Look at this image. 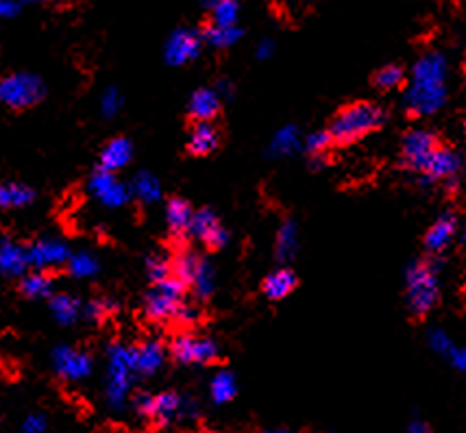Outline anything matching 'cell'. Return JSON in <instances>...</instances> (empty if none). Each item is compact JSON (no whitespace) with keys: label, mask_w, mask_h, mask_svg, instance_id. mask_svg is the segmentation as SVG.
I'll return each instance as SVG.
<instances>
[{"label":"cell","mask_w":466,"mask_h":433,"mask_svg":"<svg viewBox=\"0 0 466 433\" xmlns=\"http://www.w3.org/2000/svg\"><path fill=\"white\" fill-rule=\"evenodd\" d=\"M373 86L381 92L399 90V87L406 86V70L399 64L384 65V68H380L373 75Z\"/></svg>","instance_id":"23"},{"label":"cell","mask_w":466,"mask_h":433,"mask_svg":"<svg viewBox=\"0 0 466 433\" xmlns=\"http://www.w3.org/2000/svg\"><path fill=\"white\" fill-rule=\"evenodd\" d=\"M264 433H294L290 429H273V431H264Z\"/></svg>","instance_id":"42"},{"label":"cell","mask_w":466,"mask_h":433,"mask_svg":"<svg viewBox=\"0 0 466 433\" xmlns=\"http://www.w3.org/2000/svg\"><path fill=\"white\" fill-rule=\"evenodd\" d=\"M458 231H460V227H458L456 212H445V214L438 216L434 225H431L425 233L423 244H425L427 253L438 255V253L445 251L449 244L453 242V237L458 236Z\"/></svg>","instance_id":"11"},{"label":"cell","mask_w":466,"mask_h":433,"mask_svg":"<svg viewBox=\"0 0 466 433\" xmlns=\"http://www.w3.org/2000/svg\"><path fill=\"white\" fill-rule=\"evenodd\" d=\"M220 114V98L214 90H198L190 98V116L194 122H212Z\"/></svg>","instance_id":"17"},{"label":"cell","mask_w":466,"mask_h":433,"mask_svg":"<svg viewBox=\"0 0 466 433\" xmlns=\"http://www.w3.org/2000/svg\"><path fill=\"white\" fill-rule=\"evenodd\" d=\"M190 233L198 242H203L209 251H220L227 240H229V236H227V231L223 229V225L216 218L212 209H198V212H194Z\"/></svg>","instance_id":"10"},{"label":"cell","mask_w":466,"mask_h":433,"mask_svg":"<svg viewBox=\"0 0 466 433\" xmlns=\"http://www.w3.org/2000/svg\"><path fill=\"white\" fill-rule=\"evenodd\" d=\"M136 409L137 414L144 418L153 420L155 425L166 427L173 423V418L183 409V401L179 394L175 392H164L157 397H148V394H140L136 398Z\"/></svg>","instance_id":"8"},{"label":"cell","mask_w":466,"mask_h":433,"mask_svg":"<svg viewBox=\"0 0 466 433\" xmlns=\"http://www.w3.org/2000/svg\"><path fill=\"white\" fill-rule=\"evenodd\" d=\"M116 312V305L107 298H98V301H92L90 307H87V314L94 320H105L107 316H112Z\"/></svg>","instance_id":"32"},{"label":"cell","mask_w":466,"mask_h":433,"mask_svg":"<svg viewBox=\"0 0 466 433\" xmlns=\"http://www.w3.org/2000/svg\"><path fill=\"white\" fill-rule=\"evenodd\" d=\"M137 187H140V192H142L144 198H155V196H157V186H155V181L148 179V176H144V179L137 181Z\"/></svg>","instance_id":"37"},{"label":"cell","mask_w":466,"mask_h":433,"mask_svg":"<svg viewBox=\"0 0 466 433\" xmlns=\"http://www.w3.org/2000/svg\"><path fill=\"white\" fill-rule=\"evenodd\" d=\"M458 233H460V231H458ZM460 240H462V242L466 244V227L462 229V233H460Z\"/></svg>","instance_id":"43"},{"label":"cell","mask_w":466,"mask_h":433,"mask_svg":"<svg viewBox=\"0 0 466 433\" xmlns=\"http://www.w3.org/2000/svg\"><path fill=\"white\" fill-rule=\"evenodd\" d=\"M68 259V251L61 244L55 242H40L29 251V264H37L40 268H51L59 266Z\"/></svg>","instance_id":"20"},{"label":"cell","mask_w":466,"mask_h":433,"mask_svg":"<svg viewBox=\"0 0 466 433\" xmlns=\"http://www.w3.org/2000/svg\"><path fill=\"white\" fill-rule=\"evenodd\" d=\"M297 286H299L297 275L288 268H279L266 277L262 283V292L270 298V301H281V298L290 297V294L297 290Z\"/></svg>","instance_id":"15"},{"label":"cell","mask_w":466,"mask_h":433,"mask_svg":"<svg viewBox=\"0 0 466 433\" xmlns=\"http://www.w3.org/2000/svg\"><path fill=\"white\" fill-rule=\"evenodd\" d=\"M194 220V209L192 205L183 198H170L166 205V222H168V229L173 236L183 237L186 233H190Z\"/></svg>","instance_id":"14"},{"label":"cell","mask_w":466,"mask_h":433,"mask_svg":"<svg viewBox=\"0 0 466 433\" xmlns=\"http://www.w3.org/2000/svg\"><path fill=\"white\" fill-rule=\"evenodd\" d=\"M331 146H336V144H334V140H331L329 131H316L309 136V140H308V151L312 153L316 159L325 157V155L329 153Z\"/></svg>","instance_id":"29"},{"label":"cell","mask_w":466,"mask_h":433,"mask_svg":"<svg viewBox=\"0 0 466 433\" xmlns=\"http://www.w3.org/2000/svg\"><path fill=\"white\" fill-rule=\"evenodd\" d=\"M198 48H201V37L194 31H179L175 33L173 40L168 44V61L170 64H183V61L197 57Z\"/></svg>","instance_id":"16"},{"label":"cell","mask_w":466,"mask_h":433,"mask_svg":"<svg viewBox=\"0 0 466 433\" xmlns=\"http://www.w3.org/2000/svg\"><path fill=\"white\" fill-rule=\"evenodd\" d=\"M170 275H173V270H170V259L162 257V255H153V257L148 259V277H151L153 283L168 279Z\"/></svg>","instance_id":"30"},{"label":"cell","mask_w":466,"mask_h":433,"mask_svg":"<svg viewBox=\"0 0 466 433\" xmlns=\"http://www.w3.org/2000/svg\"><path fill=\"white\" fill-rule=\"evenodd\" d=\"M449 357H451V364L456 366L458 370L466 373V348H451Z\"/></svg>","instance_id":"39"},{"label":"cell","mask_w":466,"mask_h":433,"mask_svg":"<svg viewBox=\"0 0 466 433\" xmlns=\"http://www.w3.org/2000/svg\"><path fill=\"white\" fill-rule=\"evenodd\" d=\"M220 140H223V136L216 129L214 122H194L190 137H187V153L194 157H208V155L218 151Z\"/></svg>","instance_id":"12"},{"label":"cell","mask_w":466,"mask_h":433,"mask_svg":"<svg viewBox=\"0 0 466 433\" xmlns=\"http://www.w3.org/2000/svg\"><path fill=\"white\" fill-rule=\"evenodd\" d=\"M236 379L229 373H218L212 381V398L216 403H227L236 397Z\"/></svg>","instance_id":"27"},{"label":"cell","mask_w":466,"mask_h":433,"mask_svg":"<svg viewBox=\"0 0 466 433\" xmlns=\"http://www.w3.org/2000/svg\"><path fill=\"white\" fill-rule=\"evenodd\" d=\"M29 264V253L11 242L0 244V270L5 275H18Z\"/></svg>","instance_id":"22"},{"label":"cell","mask_w":466,"mask_h":433,"mask_svg":"<svg viewBox=\"0 0 466 433\" xmlns=\"http://www.w3.org/2000/svg\"><path fill=\"white\" fill-rule=\"evenodd\" d=\"M70 270L75 272V275H90V272L96 270V264H94L87 255H79L76 259H72Z\"/></svg>","instance_id":"34"},{"label":"cell","mask_w":466,"mask_h":433,"mask_svg":"<svg viewBox=\"0 0 466 433\" xmlns=\"http://www.w3.org/2000/svg\"><path fill=\"white\" fill-rule=\"evenodd\" d=\"M55 359H57L59 375L66 377V379H83V377L90 375L92 370V359L87 357L86 353L72 351V348H61Z\"/></svg>","instance_id":"13"},{"label":"cell","mask_w":466,"mask_h":433,"mask_svg":"<svg viewBox=\"0 0 466 433\" xmlns=\"http://www.w3.org/2000/svg\"><path fill=\"white\" fill-rule=\"evenodd\" d=\"M447 103V61L441 53H427L416 61L406 111L412 118L436 114Z\"/></svg>","instance_id":"1"},{"label":"cell","mask_w":466,"mask_h":433,"mask_svg":"<svg viewBox=\"0 0 466 433\" xmlns=\"http://www.w3.org/2000/svg\"><path fill=\"white\" fill-rule=\"evenodd\" d=\"M288 247H294V229L290 227V229H288V227H284V229H281V233H279V257L281 259H286L288 255H290V248Z\"/></svg>","instance_id":"36"},{"label":"cell","mask_w":466,"mask_h":433,"mask_svg":"<svg viewBox=\"0 0 466 433\" xmlns=\"http://www.w3.org/2000/svg\"><path fill=\"white\" fill-rule=\"evenodd\" d=\"M186 290L187 287L179 279H175L173 275L168 279L153 283L147 298H144V314L151 320H157V323L173 320L181 305L186 303Z\"/></svg>","instance_id":"4"},{"label":"cell","mask_w":466,"mask_h":433,"mask_svg":"<svg viewBox=\"0 0 466 433\" xmlns=\"http://www.w3.org/2000/svg\"><path fill=\"white\" fill-rule=\"evenodd\" d=\"M438 146H441V140H438L436 133L427 129H410L401 137V162L408 170L423 175L427 162Z\"/></svg>","instance_id":"6"},{"label":"cell","mask_w":466,"mask_h":433,"mask_svg":"<svg viewBox=\"0 0 466 433\" xmlns=\"http://www.w3.org/2000/svg\"><path fill=\"white\" fill-rule=\"evenodd\" d=\"M170 355L175 362L192 366V364H214L220 359L218 344L212 337L194 336V333H181L170 342Z\"/></svg>","instance_id":"5"},{"label":"cell","mask_w":466,"mask_h":433,"mask_svg":"<svg viewBox=\"0 0 466 433\" xmlns=\"http://www.w3.org/2000/svg\"><path fill=\"white\" fill-rule=\"evenodd\" d=\"M430 342H431V348H434V351H438V353L449 355V353H451V348H453L451 340H449V337H447L442 331H434V333H431Z\"/></svg>","instance_id":"35"},{"label":"cell","mask_w":466,"mask_h":433,"mask_svg":"<svg viewBox=\"0 0 466 433\" xmlns=\"http://www.w3.org/2000/svg\"><path fill=\"white\" fill-rule=\"evenodd\" d=\"M20 290L29 298H44L53 290V279L48 275H44V272H33V275L22 279Z\"/></svg>","instance_id":"24"},{"label":"cell","mask_w":466,"mask_h":433,"mask_svg":"<svg viewBox=\"0 0 466 433\" xmlns=\"http://www.w3.org/2000/svg\"><path fill=\"white\" fill-rule=\"evenodd\" d=\"M438 262L434 259H419L408 268L406 275V298L410 316L414 320H423L438 305L441 298V283H438Z\"/></svg>","instance_id":"3"},{"label":"cell","mask_w":466,"mask_h":433,"mask_svg":"<svg viewBox=\"0 0 466 433\" xmlns=\"http://www.w3.org/2000/svg\"><path fill=\"white\" fill-rule=\"evenodd\" d=\"M205 40L212 42L214 46H229L240 37V31L236 26H216V25H208L203 31Z\"/></svg>","instance_id":"28"},{"label":"cell","mask_w":466,"mask_h":433,"mask_svg":"<svg viewBox=\"0 0 466 433\" xmlns=\"http://www.w3.org/2000/svg\"><path fill=\"white\" fill-rule=\"evenodd\" d=\"M131 144L125 137H116L103 148L101 153V170L105 172H116L125 168L131 159Z\"/></svg>","instance_id":"18"},{"label":"cell","mask_w":466,"mask_h":433,"mask_svg":"<svg viewBox=\"0 0 466 433\" xmlns=\"http://www.w3.org/2000/svg\"><path fill=\"white\" fill-rule=\"evenodd\" d=\"M53 312L64 325L75 323L76 314H79V301L75 297H68V294H59V297L53 298Z\"/></svg>","instance_id":"26"},{"label":"cell","mask_w":466,"mask_h":433,"mask_svg":"<svg viewBox=\"0 0 466 433\" xmlns=\"http://www.w3.org/2000/svg\"><path fill=\"white\" fill-rule=\"evenodd\" d=\"M464 131H466V122H464Z\"/></svg>","instance_id":"44"},{"label":"cell","mask_w":466,"mask_h":433,"mask_svg":"<svg viewBox=\"0 0 466 433\" xmlns=\"http://www.w3.org/2000/svg\"><path fill=\"white\" fill-rule=\"evenodd\" d=\"M44 429H46V420L42 416H31L25 423V433H44Z\"/></svg>","instance_id":"38"},{"label":"cell","mask_w":466,"mask_h":433,"mask_svg":"<svg viewBox=\"0 0 466 433\" xmlns=\"http://www.w3.org/2000/svg\"><path fill=\"white\" fill-rule=\"evenodd\" d=\"M92 190L96 192V196H101V201L107 205H122L127 201V190L116 181L112 172L101 170L92 181Z\"/></svg>","instance_id":"19"},{"label":"cell","mask_w":466,"mask_h":433,"mask_svg":"<svg viewBox=\"0 0 466 433\" xmlns=\"http://www.w3.org/2000/svg\"><path fill=\"white\" fill-rule=\"evenodd\" d=\"M164 362V347L159 342L142 344L137 351H133V366L142 373H153Z\"/></svg>","instance_id":"21"},{"label":"cell","mask_w":466,"mask_h":433,"mask_svg":"<svg viewBox=\"0 0 466 433\" xmlns=\"http://www.w3.org/2000/svg\"><path fill=\"white\" fill-rule=\"evenodd\" d=\"M238 18V5L236 3H218L214 7V22L216 26H233Z\"/></svg>","instance_id":"31"},{"label":"cell","mask_w":466,"mask_h":433,"mask_svg":"<svg viewBox=\"0 0 466 433\" xmlns=\"http://www.w3.org/2000/svg\"><path fill=\"white\" fill-rule=\"evenodd\" d=\"M410 433H431L430 429L423 423H412V427H410Z\"/></svg>","instance_id":"40"},{"label":"cell","mask_w":466,"mask_h":433,"mask_svg":"<svg viewBox=\"0 0 466 433\" xmlns=\"http://www.w3.org/2000/svg\"><path fill=\"white\" fill-rule=\"evenodd\" d=\"M388 114L381 105L373 101H355L342 105L329 122V136L336 146H351L364 140L370 133L380 131L386 125Z\"/></svg>","instance_id":"2"},{"label":"cell","mask_w":466,"mask_h":433,"mask_svg":"<svg viewBox=\"0 0 466 433\" xmlns=\"http://www.w3.org/2000/svg\"><path fill=\"white\" fill-rule=\"evenodd\" d=\"M42 83L31 75H15L0 83V101L9 107L25 109L42 98Z\"/></svg>","instance_id":"7"},{"label":"cell","mask_w":466,"mask_h":433,"mask_svg":"<svg viewBox=\"0 0 466 433\" xmlns=\"http://www.w3.org/2000/svg\"><path fill=\"white\" fill-rule=\"evenodd\" d=\"M7 3H0V14H11L14 11V7H5Z\"/></svg>","instance_id":"41"},{"label":"cell","mask_w":466,"mask_h":433,"mask_svg":"<svg viewBox=\"0 0 466 433\" xmlns=\"http://www.w3.org/2000/svg\"><path fill=\"white\" fill-rule=\"evenodd\" d=\"M462 155H460L456 148L441 142V146L436 148L434 155L430 157V162H427L423 175L430 181H451L458 179V172L462 170Z\"/></svg>","instance_id":"9"},{"label":"cell","mask_w":466,"mask_h":433,"mask_svg":"<svg viewBox=\"0 0 466 433\" xmlns=\"http://www.w3.org/2000/svg\"><path fill=\"white\" fill-rule=\"evenodd\" d=\"M33 201V192L25 186H14V183H5L0 186V207H20Z\"/></svg>","instance_id":"25"},{"label":"cell","mask_w":466,"mask_h":433,"mask_svg":"<svg viewBox=\"0 0 466 433\" xmlns=\"http://www.w3.org/2000/svg\"><path fill=\"white\" fill-rule=\"evenodd\" d=\"M198 318H201V312H198L197 307H194L192 303H183L181 307H179V312H177V316H175V323H179V325H186V327H190V325H194V323H198Z\"/></svg>","instance_id":"33"}]
</instances>
